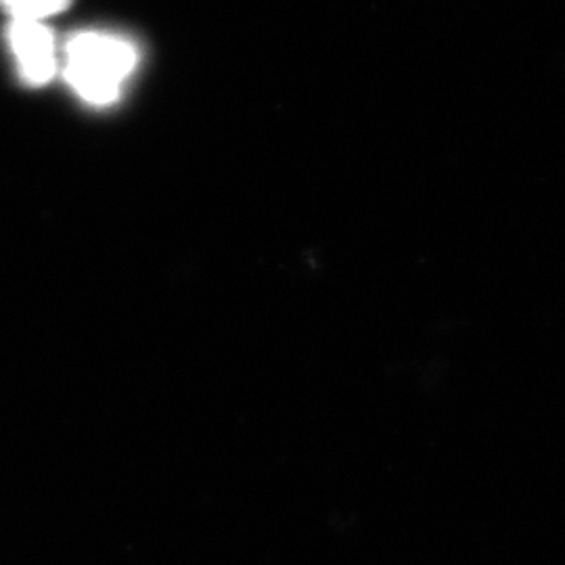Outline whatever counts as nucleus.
I'll return each instance as SVG.
<instances>
[{
	"label": "nucleus",
	"instance_id": "1",
	"mask_svg": "<svg viewBox=\"0 0 565 565\" xmlns=\"http://www.w3.org/2000/svg\"><path fill=\"white\" fill-rule=\"evenodd\" d=\"M139 63V49L109 32L86 30L65 42V81L82 102L105 107L118 102Z\"/></svg>",
	"mask_w": 565,
	"mask_h": 565
},
{
	"label": "nucleus",
	"instance_id": "3",
	"mask_svg": "<svg viewBox=\"0 0 565 565\" xmlns=\"http://www.w3.org/2000/svg\"><path fill=\"white\" fill-rule=\"evenodd\" d=\"M72 0H0V9L11 20L42 21L60 15Z\"/></svg>",
	"mask_w": 565,
	"mask_h": 565
},
{
	"label": "nucleus",
	"instance_id": "2",
	"mask_svg": "<svg viewBox=\"0 0 565 565\" xmlns=\"http://www.w3.org/2000/svg\"><path fill=\"white\" fill-rule=\"evenodd\" d=\"M7 41L18 61L21 81L28 86H44L55 76V39L42 21L11 20Z\"/></svg>",
	"mask_w": 565,
	"mask_h": 565
}]
</instances>
